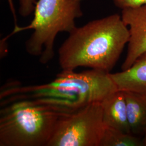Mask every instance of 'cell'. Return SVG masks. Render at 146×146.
Returning a JSON list of instances; mask_svg holds the SVG:
<instances>
[{"label":"cell","mask_w":146,"mask_h":146,"mask_svg":"<svg viewBox=\"0 0 146 146\" xmlns=\"http://www.w3.org/2000/svg\"><path fill=\"white\" fill-rule=\"evenodd\" d=\"M117 90L109 72L94 69L81 73L62 70L47 84L22 86L14 81L5 84L1 90L0 102L2 107L17 101L34 100L75 111L101 102Z\"/></svg>","instance_id":"6da1fadb"},{"label":"cell","mask_w":146,"mask_h":146,"mask_svg":"<svg viewBox=\"0 0 146 146\" xmlns=\"http://www.w3.org/2000/svg\"><path fill=\"white\" fill-rule=\"evenodd\" d=\"M125 96L128 121L131 134L144 133L146 130V96L123 91Z\"/></svg>","instance_id":"9c48e42d"},{"label":"cell","mask_w":146,"mask_h":146,"mask_svg":"<svg viewBox=\"0 0 146 146\" xmlns=\"http://www.w3.org/2000/svg\"><path fill=\"white\" fill-rule=\"evenodd\" d=\"M118 90L128 91L146 96V52L136 60L130 68L110 74Z\"/></svg>","instance_id":"ba28073f"},{"label":"cell","mask_w":146,"mask_h":146,"mask_svg":"<svg viewBox=\"0 0 146 146\" xmlns=\"http://www.w3.org/2000/svg\"><path fill=\"white\" fill-rule=\"evenodd\" d=\"M82 0H38L31 23L25 27L16 25L7 38L20 31H34L25 43L27 52L39 58L42 64L50 61L54 56L56 37L61 32L69 33L76 27L75 20L83 15Z\"/></svg>","instance_id":"277c9868"},{"label":"cell","mask_w":146,"mask_h":146,"mask_svg":"<svg viewBox=\"0 0 146 146\" xmlns=\"http://www.w3.org/2000/svg\"><path fill=\"white\" fill-rule=\"evenodd\" d=\"M11 8L13 9L12 0H9ZM36 0H19V13L23 17L30 15L34 11Z\"/></svg>","instance_id":"8fae6325"},{"label":"cell","mask_w":146,"mask_h":146,"mask_svg":"<svg viewBox=\"0 0 146 146\" xmlns=\"http://www.w3.org/2000/svg\"><path fill=\"white\" fill-rule=\"evenodd\" d=\"M104 125L131 134L128 121L124 92L117 90L101 102Z\"/></svg>","instance_id":"52a82bcc"},{"label":"cell","mask_w":146,"mask_h":146,"mask_svg":"<svg viewBox=\"0 0 146 146\" xmlns=\"http://www.w3.org/2000/svg\"><path fill=\"white\" fill-rule=\"evenodd\" d=\"M121 17L129 31V40L122 70L130 68L136 60L146 52V5L122 9Z\"/></svg>","instance_id":"8992f818"},{"label":"cell","mask_w":146,"mask_h":146,"mask_svg":"<svg viewBox=\"0 0 146 146\" xmlns=\"http://www.w3.org/2000/svg\"><path fill=\"white\" fill-rule=\"evenodd\" d=\"M105 128L101 102L91 103L62 117L47 146H100Z\"/></svg>","instance_id":"5b68a950"},{"label":"cell","mask_w":146,"mask_h":146,"mask_svg":"<svg viewBox=\"0 0 146 146\" xmlns=\"http://www.w3.org/2000/svg\"><path fill=\"white\" fill-rule=\"evenodd\" d=\"M74 111L34 100L2 106L0 146H47L59 121Z\"/></svg>","instance_id":"3957f363"},{"label":"cell","mask_w":146,"mask_h":146,"mask_svg":"<svg viewBox=\"0 0 146 146\" xmlns=\"http://www.w3.org/2000/svg\"><path fill=\"white\" fill-rule=\"evenodd\" d=\"M129 37L128 27L117 14L76 27L58 49L60 67L62 70L88 67L110 73Z\"/></svg>","instance_id":"7a4b0ae2"},{"label":"cell","mask_w":146,"mask_h":146,"mask_svg":"<svg viewBox=\"0 0 146 146\" xmlns=\"http://www.w3.org/2000/svg\"><path fill=\"white\" fill-rule=\"evenodd\" d=\"M116 7L123 9L146 5V0H112Z\"/></svg>","instance_id":"7c38bea8"},{"label":"cell","mask_w":146,"mask_h":146,"mask_svg":"<svg viewBox=\"0 0 146 146\" xmlns=\"http://www.w3.org/2000/svg\"><path fill=\"white\" fill-rule=\"evenodd\" d=\"M143 145V141L132 134L106 126L100 146H140Z\"/></svg>","instance_id":"30bf717a"},{"label":"cell","mask_w":146,"mask_h":146,"mask_svg":"<svg viewBox=\"0 0 146 146\" xmlns=\"http://www.w3.org/2000/svg\"><path fill=\"white\" fill-rule=\"evenodd\" d=\"M143 145L146 146V130L145 132V136H144V139L143 140Z\"/></svg>","instance_id":"4fadbf2b"}]
</instances>
